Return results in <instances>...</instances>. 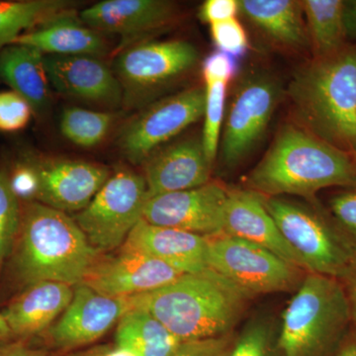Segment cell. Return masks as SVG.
<instances>
[{"label":"cell","mask_w":356,"mask_h":356,"mask_svg":"<svg viewBox=\"0 0 356 356\" xmlns=\"http://www.w3.org/2000/svg\"><path fill=\"white\" fill-rule=\"evenodd\" d=\"M355 181L356 161L351 154L297 124H285L264 158L248 173L245 186L266 197L296 195L315 202L323 189Z\"/></svg>","instance_id":"cell-1"},{"label":"cell","mask_w":356,"mask_h":356,"mask_svg":"<svg viewBox=\"0 0 356 356\" xmlns=\"http://www.w3.org/2000/svg\"><path fill=\"white\" fill-rule=\"evenodd\" d=\"M131 300L134 308L153 315L182 343L235 332L252 299L226 278L206 268L184 274L165 286Z\"/></svg>","instance_id":"cell-2"},{"label":"cell","mask_w":356,"mask_h":356,"mask_svg":"<svg viewBox=\"0 0 356 356\" xmlns=\"http://www.w3.org/2000/svg\"><path fill=\"white\" fill-rule=\"evenodd\" d=\"M288 96L299 126L351 154L356 142V43L303 65L290 81Z\"/></svg>","instance_id":"cell-3"},{"label":"cell","mask_w":356,"mask_h":356,"mask_svg":"<svg viewBox=\"0 0 356 356\" xmlns=\"http://www.w3.org/2000/svg\"><path fill=\"white\" fill-rule=\"evenodd\" d=\"M15 277L23 286L55 281L76 287L102 252L89 243L76 220L44 204H25L13 250Z\"/></svg>","instance_id":"cell-4"},{"label":"cell","mask_w":356,"mask_h":356,"mask_svg":"<svg viewBox=\"0 0 356 356\" xmlns=\"http://www.w3.org/2000/svg\"><path fill=\"white\" fill-rule=\"evenodd\" d=\"M351 329L341 281L307 273L281 316V356H334Z\"/></svg>","instance_id":"cell-5"},{"label":"cell","mask_w":356,"mask_h":356,"mask_svg":"<svg viewBox=\"0 0 356 356\" xmlns=\"http://www.w3.org/2000/svg\"><path fill=\"white\" fill-rule=\"evenodd\" d=\"M261 199L308 273L341 280L350 270L356 248L318 200L302 204L283 197Z\"/></svg>","instance_id":"cell-6"},{"label":"cell","mask_w":356,"mask_h":356,"mask_svg":"<svg viewBox=\"0 0 356 356\" xmlns=\"http://www.w3.org/2000/svg\"><path fill=\"white\" fill-rule=\"evenodd\" d=\"M199 62L197 49L182 40L140 41L119 51L114 74L126 109H142L161 91L187 76Z\"/></svg>","instance_id":"cell-7"},{"label":"cell","mask_w":356,"mask_h":356,"mask_svg":"<svg viewBox=\"0 0 356 356\" xmlns=\"http://www.w3.org/2000/svg\"><path fill=\"white\" fill-rule=\"evenodd\" d=\"M207 267L250 299L295 292L309 273L266 248L222 233L207 236Z\"/></svg>","instance_id":"cell-8"},{"label":"cell","mask_w":356,"mask_h":356,"mask_svg":"<svg viewBox=\"0 0 356 356\" xmlns=\"http://www.w3.org/2000/svg\"><path fill=\"white\" fill-rule=\"evenodd\" d=\"M149 192L144 177L122 170L108 178L74 220L99 252L120 248L143 219Z\"/></svg>","instance_id":"cell-9"},{"label":"cell","mask_w":356,"mask_h":356,"mask_svg":"<svg viewBox=\"0 0 356 356\" xmlns=\"http://www.w3.org/2000/svg\"><path fill=\"white\" fill-rule=\"evenodd\" d=\"M280 83L259 72L243 79L232 98L220 138L218 158L222 168L241 165L261 143L280 99Z\"/></svg>","instance_id":"cell-10"},{"label":"cell","mask_w":356,"mask_h":356,"mask_svg":"<svg viewBox=\"0 0 356 356\" xmlns=\"http://www.w3.org/2000/svg\"><path fill=\"white\" fill-rule=\"evenodd\" d=\"M205 98V88L194 86L143 107L117 136L119 151L134 165H143L163 144L202 118Z\"/></svg>","instance_id":"cell-11"},{"label":"cell","mask_w":356,"mask_h":356,"mask_svg":"<svg viewBox=\"0 0 356 356\" xmlns=\"http://www.w3.org/2000/svg\"><path fill=\"white\" fill-rule=\"evenodd\" d=\"M134 308L131 297L117 298L79 284L64 313L41 334L43 348L58 356L95 343Z\"/></svg>","instance_id":"cell-12"},{"label":"cell","mask_w":356,"mask_h":356,"mask_svg":"<svg viewBox=\"0 0 356 356\" xmlns=\"http://www.w3.org/2000/svg\"><path fill=\"white\" fill-rule=\"evenodd\" d=\"M38 179L37 202L62 212H81L108 180L109 170L90 161L29 154Z\"/></svg>","instance_id":"cell-13"},{"label":"cell","mask_w":356,"mask_h":356,"mask_svg":"<svg viewBox=\"0 0 356 356\" xmlns=\"http://www.w3.org/2000/svg\"><path fill=\"white\" fill-rule=\"evenodd\" d=\"M229 189L217 181L149 198L143 219L154 226L204 236L222 233Z\"/></svg>","instance_id":"cell-14"},{"label":"cell","mask_w":356,"mask_h":356,"mask_svg":"<svg viewBox=\"0 0 356 356\" xmlns=\"http://www.w3.org/2000/svg\"><path fill=\"white\" fill-rule=\"evenodd\" d=\"M181 275L165 262L121 247L116 254L102 255L81 284L106 296L127 298L165 286Z\"/></svg>","instance_id":"cell-15"},{"label":"cell","mask_w":356,"mask_h":356,"mask_svg":"<svg viewBox=\"0 0 356 356\" xmlns=\"http://www.w3.org/2000/svg\"><path fill=\"white\" fill-rule=\"evenodd\" d=\"M178 13L177 6L165 0H103L81 11V19L102 34L121 36L123 50L172 25Z\"/></svg>","instance_id":"cell-16"},{"label":"cell","mask_w":356,"mask_h":356,"mask_svg":"<svg viewBox=\"0 0 356 356\" xmlns=\"http://www.w3.org/2000/svg\"><path fill=\"white\" fill-rule=\"evenodd\" d=\"M49 81L58 93L100 106L123 104V91L113 70L90 56L44 55Z\"/></svg>","instance_id":"cell-17"},{"label":"cell","mask_w":356,"mask_h":356,"mask_svg":"<svg viewBox=\"0 0 356 356\" xmlns=\"http://www.w3.org/2000/svg\"><path fill=\"white\" fill-rule=\"evenodd\" d=\"M143 165L151 198L208 184L214 163L206 154L202 138H191L161 147Z\"/></svg>","instance_id":"cell-18"},{"label":"cell","mask_w":356,"mask_h":356,"mask_svg":"<svg viewBox=\"0 0 356 356\" xmlns=\"http://www.w3.org/2000/svg\"><path fill=\"white\" fill-rule=\"evenodd\" d=\"M222 233L266 248L284 261L307 271L301 257L283 238L273 218L264 207L261 196L254 192L247 189H229Z\"/></svg>","instance_id":"cell-19"},{"label":"cell","mask_w":356,"mask_h":356,"mask_svg":"<svg viewBox=\"0 0 356 356\" xmlns=\"http://www.w3.org/2000/svg\"><path fill=\"white\" fill-rule=\"evenodd\" d=\"M122 247L153 257L182 274L208 268L207 236L154 226L144 219L136 225Z\"/></svg>","instance_id":"cell-20"},{"label":"cell","mask_w":356,"mask_h":356,"mask_svg":"<svg viewBox=\"0 0 356 356\" xmlns=\"http://www.w3.org/2000/svg\"><path fill=\"white\" fill-rule=\"evenodd\" d=\"M72 285L43 281L26 287L1 313L14 339L43 334L62 316L74 297Z\"/></svg>","instance_id":"cell-21"},{"label":"cell","mask_w":356,"mask_h":356,"mask_svg":"<svg viewBox=\"0 0 356 356\" xmlns=\"http://www.w3.org/2000/svg\"><path fill=\"white\" fill-rule=\"evenodd\" d=\"M11 44L32 47L44 55L100 58L108 51L103 34L79 20L72 9L20 35Z\"/></svg>","instance_id":"cell-22"},{"label":"cell","mask_w":356,"mask_h":356,"mask_svg":"<svg viewBox=\"0 0 356 356\" xmlns=\"http://www.w3.org/2000/svg\"><path fill=\"white\" fill-rule=\"evenodd\" d=\"M240 13L273 43L287 50L310 47L301 1L241 0Z\"/></svg>","instance_id":"cell-23"},{"label":"cell","mask_w":356,"mask_h":356,"mask_svg":"<svg viewBox=\"0 0 356 356\" xmlns=\"http://www.w3.org/2000/svg\"><path fill=\"white\" fill-rule=\"evenodd\" d=\"M0 77L31 105L34 113L50 106V81L44 55L32 47L9 44L0 51Z\"/></svg>","instance_id":"cell-24"},{"label":"cell","mask_w":356,"mask_h":356,"mask_svg":"<svg viewBox=\"0 0 356 356\" xmlns=\"http://www.w3.org/2000/svg\"><path fill=\"white\" fill-rule=\"evenodd\" d=\"M114 343L134 356H172L181 341L153 315L134 308L117 324Z\"/></svg>","instance_id":"cell-25"},{"label":"cell","mask_w":356,"mask_h":356,"mask_svg":"<svg viewBox=\"0 0 356 356\" xmlns=\"http://www.w3.org/2000/svg\"><path fill=\"white\" fill-rule=\"evenodd\" d=\"M313 58L332 55L350 43L344 25V0L301 1Z\"/></svg>","instance_id":"cell-26"},{"label":"cell","mask_w":356,"mask_h":356,"mask_svg":"<svg viewBox=\"0 0 356 356\" xmlns=\"http://www.w3.org/2000/svg\"><path fill=\"white\" fill-rule=\"evenodd\" d=\"M74 4L65 0L0 1V51L26 32L70 10Z\"/></svg>","instance_id":"cell-27"},{"label":"cell","mask_w":356,"mask_h":356,"mask_svg":"<svg viewBox=\"0 0 356 356\" xmlns=\"http://www.w3.org/2000/svg\"><path fill=\"white\" fill-rule=\"evenodd\" d=\"M117 115L113 112L70 107L63 111L60 117V132L72 144L91 149L107 137L117 120Z\"/></svg>","instance_id":"cell-28"},{"label":"cell","mask_w":356,"mask_h":356,"mask_svg":"<svg viewBox=\"0 0 356 356\" xmlns=\"http://www.w3.org/2000/svg\"><path fill=\"white\" fill-rule=\"evenodd\" d=\"M280 324L266 315L248 321L236 336L229 356H281L278 343Z\"/></svg>","instance_id":"cell-29"},{"label":"cell","mask_w":356,"mask_h":356,"mask_svg":"<svg viewBox=\"0 0 356 356\" xmlns=\"http://www.w3.org/2000/svg\"><path fill=\"white\" fill-rule=\"evenodd\" d=\"M227 86L221 81H205V110L202 143L208 159L216 161L226 105Z\"/></svg>","instance_id":"cell-30"},{"label":"cell","mask_w":356,"mask_h":356,"mask_svg":"<svg viewBox=\"0 0 356 356\" xmlns=\"http://www.w3.org/2000/svg\"><path fill=\"white\" fill-rule=\"evenodd\" d=\"M21 214L20 200L11 188L9 173L0 170V274L17 238Z\"/></svg>","instance_id":"cell-31"},{"label":"cell","mask_w":356,"mask_h":356,"mask_svg":"<svg viewBox=\"0 0 356 356\" xmlns=\"http://www.w3.org/2000/svg\"><path fill=\"white\" fill-rule=\"evenodd\" d=\"M325 208L337 228L356 248V181L337 187Z\"/></svg>","instance_id":"cell-32"},{"label":"cell","mask_w":356,"mask_h":356,"mask_svg":"<svg viewBox=\"0 0 356 356\" xmlns=\"http://www.w3.org/2000/svg\"><path fill=\"white\" fill-rule=\"evenodd\" d=\"M31 105L13 90L0 91V132L15 133L29 125Z\"/></svg>","instance_id":"cell-33"},{"label":"cell","mask_w":356,"mask_h":356,"mask_svg":"<svg viewBox=\"0 0 356 356\" xmlns=\"http://www.w3.org/2000/svg\"><path fill=\"white\" fill-rule=\"evenodd\" d=\"M210 32L218 51L236 58H242L247 54V32L236 18L213 23L210 25Z\"/></svg>","instance_id":"cell-34"},{"label":"cell","mask_w":356,"mask_h":356,"mask_svg":"<svg viewBox=\"0 0 356 356\" xmlns=\"http://www.w3.org/2000/svg\"><path fill=\"white\" fill-rule=\"evenodd\" d=\"M236 336L234 332L226 336L182 341L172 356H229Z\"/></svg>","instance_id":"cell-35"},{"label":"cell","mask_w":356,"mask_h":356,"mask_svg":"<svg viewBox=\"0 0 356 356\" xmlns=\"http://www.w3.org/2000/svg\"><path fill=\"white\" fill-rule=\"evenodd\" d=\"M238 58L222 51H213L202 63L204 79L229 83L238 74Z\"/></svg>","instance_id":"cell-36"},{"label":"cell","mask_w":356,"mask_h":356,"mask_svg":"<svg viewBox=\"0 0 356 356\" xmlns=\"http://www.w3.org/2000/svg\"><path fill=\"white\" fill-rule=\"evenodd\" d=\"M11 188L19 200L26 202L36 201L38 193V179L36 172L27 161H23L14 168L13 172L9 175Z\"/></svg>","instance_id":"cell-37"},{"label":"cell","mask_w":356,"mask_h":356,"mask_svg":"<svg viewBox=\"0 0 356 356\" xmlns=\"http://www.w3.org/2000/svg\"><path fill=\"white\" fill-rule=\"evenodd\" d=\"M240 13L236 0H207L199 10V18L208 24L236 18Z\"/></svg>","instance_id":"cell-38"},{"label":"cell","mask_w":356,"mask_h":356,"mask_svg":"<svg viewBox=\"0 0 356 356\" xmlns=\"http://www.w3.org/2000/svg\"><path fill=\"white\" fill-rule=\"evenodd\" d=\"M0 356H58L43 346H32L29 341H15L0 346Z\"/></svg>","instance_id":"cell-39"},{"label":"cell","mask_w":356,"mask_h":356,"mask_svg":"<svg viewBox=\"0 0 356 356\" xmlns=\"http://www.w3.org/2000/svg\"><path fill=\"white\" fill-rule=\"evenodd\" d=\"M60 356H134L115 343L99 344L65 353Z\"/></svg>","instance_id":"cell-40"},{"label":"cell","mask_w":356,"mask_h":356,"mask_svg":"<svg viewBox=\"0 0 356 356\" xmlns=\"http://www.w3.org/2000/svg\"><path fill=\"white\" fill-rule=\"evenodd\" d=\"M339 281H341L344 291H346V298H348L350 309L353 327L356 331V261L350 267V270Z\"/></svg>","instance_id":"cell-41"},{"label":"cell","mask_w":356,"mask_h":356,"mask_svg":"<svg viewBox=\"0 0 356 356\" xmlns=\"http://www.w3.org/2000/svg\"><path fill=\"white\" fill-rule=\"evenodd\" d=\"M344 25L348 41H356V0L344 1Z\"/></svg>","instance_id":"cell-42"},{"label":"cell","mask_w":356,"mask_h":356,"mask_svg":"<svg viewBox=\"0 0 356 356\" xmlns=\"http://www.w3.org/2000/svg\"><path fill=\"white\" fill-rule=\"evenodd\" d=\"M334 356H356V331L353 327Z\"/></svg>","instance_id":"cell-43"},{"label":"cell","mask_w":356,"mask_h":356,"mask_svg":"<svg viewBox=\"0 0 356 356\" xmlns=\"http://www.w3.org/2000/svg\"><path fill=\"white\" fill-rule=\"evenodd\" d=\"M15 341L13 336L10 329L7 325L6 320L2 317L0 314V346L10 343V341Z\"/></svg>","instance_id":"cell-44"},{"label":"cell","mask_w":356,"mask_h":356,"mask_svg":"<svg viewBox=\"0 0 356 356\" xmlns=\"http://www.w3.org/2000/svg\"><path fill=\"white\" fill-rule=\"evenodd\" d=\"M351 156H353V158L355 159V161H356V142L355 144V146L353 147V152H351Z\"/></svg>","instance_id":"cell-45"}]
</instances>
